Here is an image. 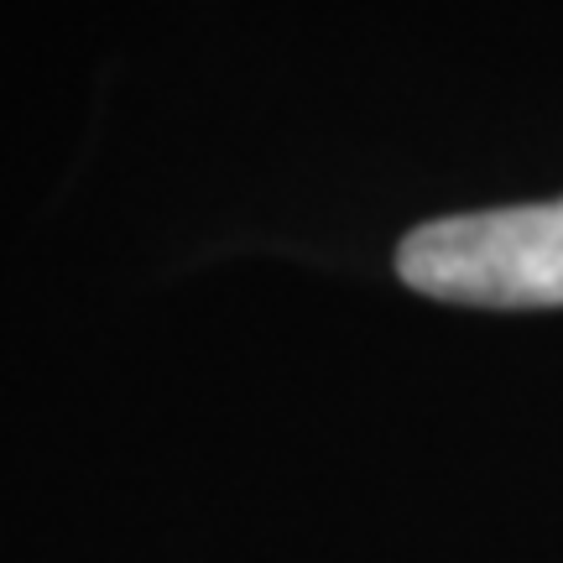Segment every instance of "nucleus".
Returning a JSON list of instances; mask_svg holds the SVG:
<instances>
[{
    "mask_svg": "<svg viewBox=\"0 0 563 563\" xmlns=\"http://www.w3.org/2000/svg\"><path fill=\"white\" fill-rule=\"evenodd\" d=\"M397 277L464 308H563V199L418 224L397 251Z\"/></svg>",
    "mask_w": 563,
    "mask_h": 563,
    "instance_id": "nucleus-1",
    "label": "nucleus"
}]
</instances>
